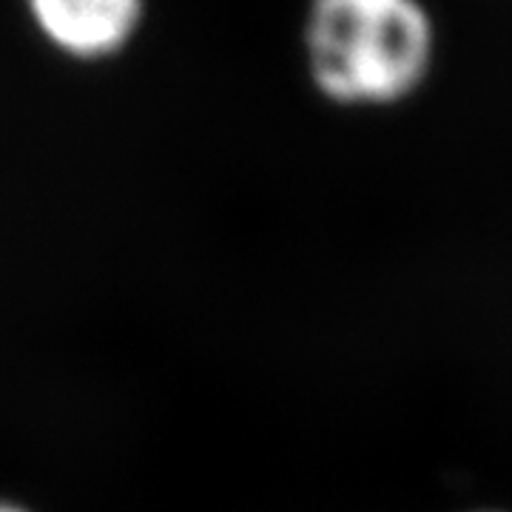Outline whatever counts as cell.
Wrapping results in <instances>:
<instances>
[{
	"label": "cell",
	"instance_id": "6da1fadb",
	"mask_svg": "<svg viewBox=\"0 0 512 512\" xmlns=\"http://www.w3.org/2000/svg\"><path fill=\"white\" fill-rule=\"evenodd\" d=\"M436 20L424 0H308L305 63L336 106H393L436 60Z\"/></svg>",
	"mask_w": 512,
	"mask_h": 512
},
{
	"label": "cell",
	"instance_id": "7a4b0ae2",
	"mask_svg": "<svg viewBox=\"0 0 512 512\" xmlns=\"http://www.w3.org/2000/svg\"><path fill=\"white\" fill-rule=\"evenodd\" d=\"M37 37L72 63L126 55L148 18V0H20Z\"/></svg>",
	"mask_w": 512,
	"mask_h": 512
},
{
	"label": "cell",
	"instance_id": "3957f363",
	"mask_svg": "<svg viewBox=\"0 0 512 512\" xmlns=\"http://www.w3.org/2000/svg\"><path fill=\"white\" fill-rule=\"evenodd\" d=\"M0 512H35V510H29L26 504L12 501V498H0Z\"/></svg>",
	"mask_w": 512,
	"mask_h": 512
}]
</instances>
